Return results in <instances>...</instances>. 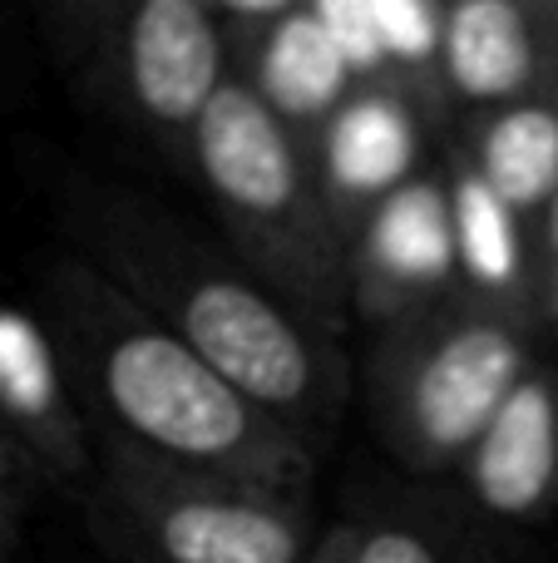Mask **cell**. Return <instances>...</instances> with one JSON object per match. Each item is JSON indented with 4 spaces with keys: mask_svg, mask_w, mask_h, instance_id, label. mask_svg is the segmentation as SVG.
<instances>
[{
    "mask_svg": "<svg viewBox=\"0 0 558 563\" xmlns=\"http://www.w3.org/2000/svg\"><path fill=\"white\" fill-rule=\"evenodd\" d=\"M79 515L114 563H306L326 529L306 495L168 470L114 445H99Z\"/></svg>",
    "mask_w": 558,
    "mask_h": 563,
    "instance_id": "cell-6",
    "label": "cell"
},
{
    "mask_svg": "<svg viewBox=\"0 0 558 563\" xmlns=\"http://www.w3.org/2000/svg\"><path fill=\"white\" fill-rule=\"evenodd\" d=\"M440 139H450L470 158V168L490 184L500 203H510L524 223L539 228L558 188V99L465 114Z\"/></svg>",
    "mask_w": 558,
    "mask_h": 563,
    "instance_id": "cell-14",
    "label": "cell"
},
{
    "mask_svg": "<svg viewBox=\"0 0 558 563\" xmlns=\"http://www.w3.org/2000/svg\"><path fill=\"white\" fill-rule=\"evenodd\" d=\"M69 253L158 317L253 406L306 445L326 440L351 400V356L336 331L282 301L223 238L154 194L69 174L59 188Z\"/></svg>",
    "mask_w": 558,
    "mask_h": 563,
    "instance_id": "cell-1",
    "label": "cell"
},
{
    "mask_svg": "<svg viewBox=\"0 0 558 563\" xmlns=\"http://www.w3.org/2000/svg\"><path fill=\"white\" fill-rule=\"evenodd\" d=\"M40 495H49L45 479H40L35 465H30V460L20 455L5 435H0V515H10V519L25 525V515L35 509Z\"/></svg>",
    "mask_w": 558,
    "mask_h": 563,
    "instance_id": "cell-18",
    "label": "cell"
},
{
    "mask_svg": "<svg viewBox=\"0 0 558 563\" xmlns=\"http://www.w3.org/2000/svg\"><path fill=\"white\" fill-rule=\"evenodd\" d=\"M0 435L35 465L45 489L85 495L99 445L69 386L59 341L40 307L0 297Z\"/></svg>",
    "mask_w": 558,
    "mask_h": 563,
    "instance_id": "cell-11",
    "label": "cell"
},
{
    "mask_svg": "<svg viewBox=\"0 0 558 563\" xmlns=\"http://www.w3.org/2000/svg\"><path fill=\"white\" fill-rule=\"evenodd\" d=\"M440 75L450 124L558 99V0H450Z\"/></svg>",
    "mask_w": 558,
    "mask_h": 563,
    "instance_id": "cell-12",
    "label": "cell"
},
{
    "mask_svg": "<svg viewBox=\"0 0 558 563\" xmlns=\"http://www.w3.org/2000/svg\"><path fill=\"white\" fill-rule=\"evenodd\" d=\"M233 79L247 85L297 139L316 144L322 124L356 89L316 0H213Z\"/></svg>",
    "mask_w": 558,
    "mask_h": 563,
    "instance_id": "cell-9",
    "label": "cell"
},
{
    "mask_svg": "<svg viewBox=\"0 0 558 563\" xmlns=\"http://www.w3.org/2000/svg\"><path fill=\"white\" fill-rule=\"evenodd\" d=\"M188 178L203 188L217 238L302 317L346 336V238L322 194L312 144L247 85L227 79L193 134Z\"/></svg>",
    "mask_w": 558,
    "mask_h": 563,
    "instance_id": "cell-3",
    "label": "cell"
},
{
    "mask_svg": "<svg viewBox=\"0 0 558 563\" xmlns=\"http://www.w3.org/2000/svg\"><path fill=\"white\" fill-rule=\"evenodd\" d=\"M306 563H351V539H346L342 519H332V525L322 529V544H316V554Z\"/></svg>",
    "mask_w": 558,
    "mask_h": 563,
    "instance_id": "cell-19",
    "label": "cell"
},
{
    "mask_svg": "<svg viewBox=\"0 0 558 563\" xmlns=\"http://www.w3.org/2000/svg\"><path fill=\"white\" fill-rule=\"evenodd\" d=\"M534 257H539V321L549 341H558V188L534 228Z\"/></svg>",
    "mask_w": 558,
    "mask_h": 563,
    "instance_id": "cell-17",
    "label": "cell"
},
{
    "mask_svg": "<svg viewBox=\"0 0 558 563\" xmlns=\"http://www.w3.org/2000/svg\"><path fill=\"white\" fill-rule=\"evenodd\" d=\"M35 307L59 341L94 445L193 475L292 495L312 489L316 445L253 406L85 257H49L35 282Z\"/></svg>",
    "mask_w": 558,
    "mask_h": 563,
    "instance_id": "cell-2",
    "label": "cell"
},
{
    "mask_svg": "<svg viewBox=\"0 0 558 563\" xmlns=\"http://www.w3.org/2000/svg\"><path fill=\"white\" fill-rule=\"evenodd\" d=\"M346 291H351V321H361L371 336L460 297L450 188L440 158L351 233Z\"/></svg>",
    "mask_w": 558,
    "mask_h": 563,
    "instance_id": "cell-7",
    "label": "cell"
},
{
    "mask_svg": "<svg viewBox=\"0 0 558 563\" xmlns=\"http://www.w3.org/2000/svg\"><path fill=\"white\" fill-rule=\"evenodd\" d=\"M445 495L484 534H529L558 519V351L494 410L445 479Z\"/></svg>",
    "mask_w": 558,
    "mask_h": 563,
    "instance_id": "cell-8",
    "label": "cell"
},
{
    "mask_svg": "<svg viewBox=\"0 0 558 563\" xmlns=\"http://www.w3.org/2000/svg\"><path fill=\"white\" fill-rule=\"evenodd\" d=\"M10 79H15V30H10V10L0 5V99H5Z\"/></svg>",
    "mask_w": 558,
    "mask_h": 563,
    "instance_id": "cell-20",
    "label": "cell"
},
{
    "mask_svg": "<svg viewBox=\"0 0 558 563\" xmlns=\"http://www.w3.org/2000/svg\"><path fill=\"white\" fill-rule=\"evenodd\" d=\"M440 119L401 85H356L312 144L322 194L342 238L440 158Z\"/></svg>",
    "mask_w": 558,
    "mask_h": 563,
    "instance_id": "cell-10",
    "label": "cell"
},
{
    "mask_svg": "<svg viewBox=\"0 0 558 563\" xmlns=\"http://www.w3.org/2000/svg\"><path fill=\"white\" fill-rule=\"evenodd\" d=\"M376 40H381L386 85H401L450 129V104H445V20L450 0H371Z\"/></svg>",
    "mask_w": 558,
    "mask_h": 563,
    "instance_id": "cell-16",
    "label": "cell"
},
{
    "mask_svg": "<svg viewBox=\"0 0 558 563\" xmlns=\"http://www.w3.org/2000/svg\"><path fill=\"white\" fill-rule=\"evenodd\" d=\"M351 539V563H494L480 554V525L455 505L435 509L411 489H376L342 515Z\"/></svg>",
    "mask_w": 558,
    "mask_h": 563,
    "instance_id": "cell-15",
    "label": "cell"
},
{
    "mask_svg": "<svg viewBox=\"0 0 558 563\" xmlns=\"http://www.w3.org/2000/svg\"><path fill=\"white\" fill-rule=\"evenodd\" d=\"M549 356L534 321L455 297L371 336L361 396L386 455L421 485H445L494 410Z\"/></svg>",
    "mask_w": 558,
    "mask_h": 563,
    "instance_id": "cell-5",
    "label": "cell"
},
{
    "mask_svg": "<svg viewBox=\"0 0 558 563\" xmlns=\"http://www.w3.org/2000/svg\"><path fill=\"white\" fill-rule=\"evenodd\" d=\"M35 30L89 114L188 174L198 124L233 79L213 0H45Z\"/></svg>",
    "mask_w": 558,
    "mask_h": 563,
    "instance_id": "cell-4",
    "label": "cell"
},
{
    "mask_svg": "<svg viewBox=\"0 0 558 563\" xmlns=\"http://www.w3.org/2000/svg\"><path fill=\"white\" fill-rule=\"evenodd\" d=\"M440 168L450 188V228H455V267H460V297L480 307L510 311L544 331L539 321V257H534V228L510 203L490 194L470 158L440 139ZM549 336V331H544Z\"/></svg>",
    "mask_w": 558,
    "mask_h": 563,
    "instance_id": "cell-13",
    "label": "cell"
},
{
    "mask_svg": "<svg viewBox=\"0 0 558 563\" xmlns=\"http://www.w3.org/2000/svg\"><path fill=\"white\" fill-rule=\"evenodd\" d=\"M15 549H20V519L0 515V563H15Z\"/></svg>",
    "mask_w": 558,
    "mask_h": 563,
    "instance_id": "cell-21",
    "label": "cell"
}]
</instances>
